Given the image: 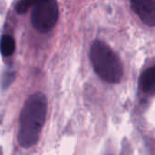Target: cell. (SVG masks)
Instances as JSON below:
<instances>
[{
	"instance_id": "1",
	"label": "cell",
	"mask_w": 155,
	"mask_h": 155,
	"mask_svg": "<svg viewBox=\"0 0 155 155\" xmlns=\"http://www.w3.org/2000/svg\"><path fill=\"white\" fill-rule=\"evenodd\" d=\"M46 99L41 93H35L25 102L20 115L18 143L23 148L34 146L38 142L46 117Z\"/></svg>"
},
{
	"instance_id": "2",
	"label": "cell",
	"mask_w": 155,
	"mask_h": 155,
	"mask_svg": "<svg viewBox=\"0 0 155 155\" xmlns=\"http://www.w3.org/2000/svg\"><path fill=\"white\" fill-rule=\"evenodd\" d=\"M90 58L95 73L102 80L111 84H117L122 80V62L105 43L96 40L91 46Z\"/></svg>"
},
{
	"instance_id": "3",
	"label": "cell",
	"mask_w": 155,
	"mask_h": 155,
	"mask_svg": "<svg viewBox=\"0 0 155 155\" xmlns=\"http://www.w3.org/2000/svg\"><path fill=\"white\" fill-rule=\"evenodd\" d=\"M31 23L40 33H47L55 25L59 10L55 0H37L33 5Z\"/></svg>"
},
{
	"instance_id": "4",
	"label": "cell",
	"mask_w": 155,
	"mask_h": 155,
	"mask_svg": "<svg viewBox=\"0 0 155 155\" xmlns=\"http://www.w3.org/2000/svg\"><path fill=\"white\" fill-rule=\"evenodd\" d=\"M132 8L143 23L150 26L155 24V0H131Z\"/></svg>"
},
{
	"instance_id": "5",
	"label": "cell",
	"mask_w": 155,
	"mask_h": 155,
	"mask_svg": "<svg viewBox=\"0 0 155 155\" xmlns=\"http://www.w3.org/2000/svg\"><path fill=\"white\" fill-rule=\"evenodd\" d=\"M142 87L143 90L149 94H153L155 90V67L148 68L142 76Z\"/></svg>"
},
{
	"instance_id": "6",
	"label": "cell",
	"mask_w": 155,
	"mask_h": 155,
	"mask_svg": "<svg viewBox=\"0 0 155 155\" xmlns=\"http://www.w3.org/2000/svg\"><path fill=\"white\" fill-rule=\"evenodd\" d=\"M15 49V43L12 36L5 35L0 40V52L4 56H10Z\"/></svg>"
},
{
	"instance_id": "7",
	"label": "cell",
	"mask_w": 155,
	"mask_h": 155,
	"mask_svg": "<svg viewBox=\"0 0 155 155\" xmlns=\"http://www.w3.org/2000/svg\"><path fill=\"white\" fill-rule=\"evenodd\" d=\"M37 0H20L15 6V10L18 14L25 13L30 7H32Z\"/></svg>"
}]
</instances>
